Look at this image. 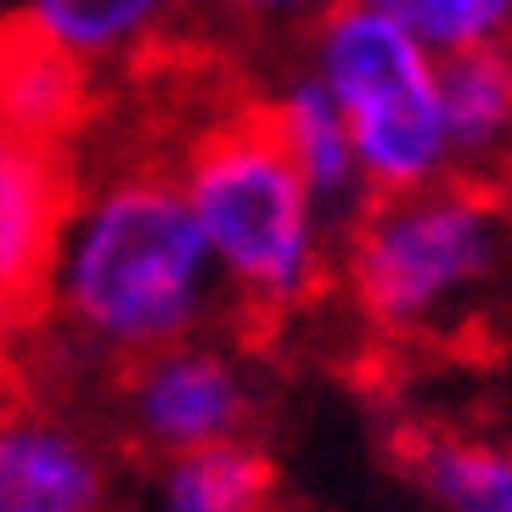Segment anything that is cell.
Here are the masks:
<instances>
[{
  "instance_id": "obj_9",
  "label": "cell",
  "mask_w": 512,
  "mask_h": 512,
  "mask_svg": "<svg viewBox=\"0 0 512 512\" xmlns=\"http://www.w3.org/2000/svg\"><path fill=\"white\" fill-rule=\"evenodd\" d=\"M445 147L456 175H512V40L445 51L434 62Z\"/></svg>"
},
{
  "instance_id": "obj_1",
  "label": "cell",
  "mask_w": 512,
  "mask_h": 512,
  "mask_svg": "<svg viewBox=\"0 0 512 512\" xmlns=\"http://www.w3.org/2000/svg\"><path fill=\"white\" fill-rule=\"evenodd\" d=\"M231 332V299L175 175L158 164H102L79 186V209L51 276V316L17 349L40 400H96L107 372L158 349Z\"/></svg>"
},
{
  "instance_id": "obj_15",
  "label": "cell",
  "mask_w": 512,
  "mask_h": 512,
  "mask_svg": "<svg viewBox=\"0 0 512 512\" xmlns=\"http://www.w3.org/2000/svg\"><path fill=\"white\" fill-rule=\"evenodd\" d=\"M0 366H6V338H0Z\"/></svg>"
},
{
  "instance_id": "obj_11",
  "label": "cell",
  "mask_w": 512,
  "mask_h": 512,
  "mask_svg": "<svg viewBox=\"0 0 512 512\" xmlns=\"http://www.w3.org/2000/svg\"><path fill=\"white\" fill-rule=\"evenodd\" d=\"M282 102V124H287V147L299 158V175L310 186V203H316L321 237L332 242V259H338V242L349 237V226L361 220L366 209V175L355 164V147H349L344 113L332 107V96L321 91L316 74L287 79V91L276 96Z\"/></svg>"
},
{
  "instance_id": "obj_4",
  "label": "cell",
  "mask_w": 512,
  "mask_h": 512,
  "mask_svg": "<svg viewBox=\"0 0 512 512\" xmlns=\"http://www.w3.org/2000/svg\"><path fill=\"white\" fill-rule=\"evenodd\" d=\"M316 79L344 113L366 192H411L451 169L434 57L400 23L338 0L310 34Z\"/></svg>"
},
{
  "instance_id": "obj_7",
  "label": "cell",
  "mask_w": 512,
  "mask_h": 512,
  "mask_svg": "<svg viewBox=\"0 0 512 512\" xmlns=\"http://www.w3.org/2000/svg\"><path fill=\"white\" fill-rule=\"evenodd\" d=\"M119 451L91 417L17 394L0 406V512H113Z\"/></svg>"
},
{
  "instance_id": "obj_5",
  "label": "cell",
  "mask_w": 512,
  "mask_h": 512,
  "mask_svg": "<svg viewBox=\"0 0 512 512\" xmlns=\"http://www.w3.org/2000/svg\"><path fill=\"white\" fill-rule=\"evenodd\" d=\"M248 355L259 349H231L214 338L141 355L102 377L85 417L113 439L124 462L141 467L181 451H203V445H226V439H259L265 394H259Z\"/></svg>"
},
{
  "instance_id": "obj_13",
  "label": "cell",
  "mask_w": 512,
  "mask_h": 512,
  "mask_svg": "<svg viewBox=\"0 0 512 512\" xmlns=\"http://www.w3.org/2000/svg\"><path fill=\"white\" fill-rule=\"evenodd\" d=\"M29 12L85 62H130L169 29L175 0H29Z\"/></svg>"
},
{
  "instance_id": "obj_12",
  "label": "cell",
  "mask_w": 512,
  "mask_h": 512,
  "mask_svg": "<svg viewBox=\"0 0 512 512\" xmlns=\"http://www.w3.org/2000/svg\"><path fill=\"white\" fill-rule=\"evenodd\" d=\"M152 467V512H276V462L259 439H226Z\"/></svg>"
},
{
  "instance_id": "obj_6",
  "label": "cell",
  "mask_w": 512,
  "mask_h": 512,
  "mask_svg": "<svg viewBox=\"0 0 512 512\" xmlns=\"http://www.w3.org/2000/svg\"><path fill=\"white\" fill-rule=\"evenodd\" d=\"M79 209L74 152L0 136V338L17 344L51 316V276Z\"/></svg>"
},
{
  "instance_id": "obj_14",
  "label": "cell",
  "mask_w": 512,
  "mask_h": 512,
  "mask_svg": "<svg viewBox=\"0 0 512 512\" xmlns=\"http://www.w3.org/2000/svg\"><path fill=\"white\" fill-rule=\"evenodd\" d=\"M355 6L400 23L428 57L484 46V40H512V0H355Z\"/></svg>"
},
{
  "instance_id": "obj_3",
  "label": "cell",
  "mask_w": 512,
  "mask_h": 512,
  "mask_svg": "<svg viewBox=\"0 0 512 512\" xmlns=\"http://www.w3.org/2000/svg\"><path fill=\"white\" fill-rule=\"evenodd\" d=\"M355 316L417 349H479L512 293V175H456L366 197L338 242Z\"/></svg>"
},
{
  "instance_id": "obj_10",
  "label": "cell",
  "mask_w": 512,
  "mask_h": 512,
  "mask_svg": "<svg viewBox=\"0 0 512 512\" xmlns=\"http://www.w3.org/2000/svg\"><path fill=\"white\" fill-rule=\"evenodd\" d=\"M394 467L434 512H512V439L445 422L394 434Z\"/></svg>"
},
{
  "instance_id": "obj_8",
  "label": "cell",
  "mask_w": 512,
  "mask_h": 512,
  "mask_svg": "<svg viewBox=\"0 0 512 512\" xmlns=\"http://www.w3.org/2000/svg\"><path fill=\"white\" fill-rule=\"evenodd\" d=\"M107 107L96 62L68 51L40 17L0 12V136L79 152Z\"/></svg>"
},
{
  "instance_id": "obj_2",
  "label": "cell",
  "mask_w": 512,
  "mask_h": 512,
  "mask_svg": "<svg viewBox=\"0 0 512 512\" xmlns=\"http://www.w3.org/2000/svg\"><path fill=\"white\" fill-rule=\"evenodd\" d=\"M175 186L220 265L237 344L265 349L338 282L332 242L287 147L282 102L265 85L237 91L197 124L175 158Z\"/></svg>"
}]
</instances>
